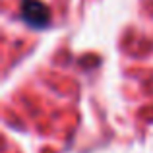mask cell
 Listing matches in <instances>:
<instances>
[{
  "label": "cell",
  "mask_w": 153,
  "mask_h": 153,
  "mask_svg": "<svg viewBox=\"0 0 153 153\" xmlns=\"http://www.w3.org/2000/svg\"><path fill=\"white\" fill-rule=\"evenodd\" d=\"M19 18L31 29H47L51 25V8L41 0H22Z\"/></svg>",
  "instance_id": "6da1fadb"
}]
</instances>
